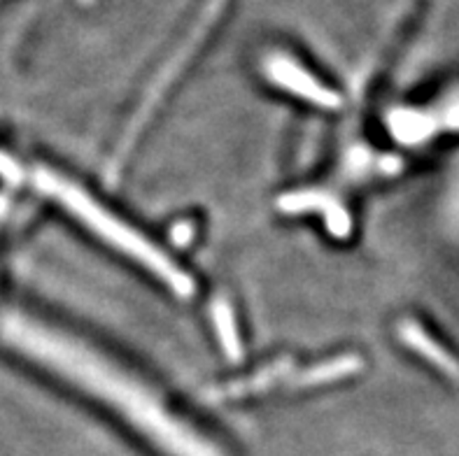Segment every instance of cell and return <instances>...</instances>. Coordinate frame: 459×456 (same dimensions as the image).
Instances as JSON below:
<instances>
[{
    "mask_svg": "<svg viewBox=\"0 0 459 456\" xmlns=\"http://www.w3.org/2000/svg\"><path fill=\"white\" fill-rule=\"evenodd\" d=\"M399 335H402V340L406 342L415 354H420V357L425 358L427 364H431L434 368L446 373L450 380L459 382V361L446 349V347H441V342H437L431 338L429 331H425L415 322H403L402 326H399Z\"/></svg>",
    "mask_w": 459,
    "mask_h": 456,
    "instance_id": "4",
    "label": "cell"
},
{
    "mask_svg": "<svg viewBox=\"0 0 459 456\" xmlns=\"http://www.w3.org/2000/svg\"><path fill=\"white\" fill-rule=\"evenodd\" d=\"M359 358L357 357H338L333 361H325L322 366H317L315 370H308L306 375L301 377L303 387H310V384H325V382L338 380V377H348L350 373H355L359 368Z\"/></svg>",
    "mask_w": 459,
    "mask_h": 456,
    "instance_id": "6",
    "label": "cell"
},
{
    "mask_svg": "<svg viewBox=\"0 0 459 456\" xmlns=\"http://www.w3.org/2000/svg\"><path fill=\"white\" fill-rule=\"evenodd\" d=\"M35 185L40 191H45L47 196L54 198L61 208L68 210L77 221L87 226L93 236L100 237L105 245H110L117 252H122L131 261H135L140 268L152 272L173 294L182 296V298H189L194 294L192 278L166 252H161L150 237L143 236L138 228H134L122 217H117L112 210L100 205V201L87 194L77 182L64 177L56 170L40 168L35 173Z\"/></svg>",
    "mask_w": 459,
    "mask_h": 456,
    "instance_id": "2",
    "label": "cell"
},
{
    "mask_svg": "<svg viewBox=\"0 0 459 456\" xmlns=\"http://www.w3.org/2000/svg\"><path fill=\"white\" fill-rule=\"evenodd\" d=\"M0 212H3V201H0Z\"/></svg>",
    "mask_w": 459,
    "mask_h": 456,
    "instance_id": "8",
    "label": "cell"
},
{
    "mask_svg": "<svg viewBox=\"0 0 459 456\" xmlns=\"http://www.w3.org/2000/svg\"><path fill=\"white\" fill-rule=\"evenodd\" d=\"M212 322H215L217 338H220L224 352H227L229 358H238L240 357V338L236 333V319H233L231 307L224 301H217L212 305Z\"/></svg>",
    "mask_w": 459,
    "mask_h": 456,
    "instance_id": "5",
    "label": "cell"
},
{
    "mask_svg": "<svg viewBox=\"0 0 459 456\" xmlns=\"http://www.w3.org/2000/svg\"><path fill=\"white\" fill-rule=\"evenodd\" d=\"M0 177L7 179V182H17L19 179V166L3 151H0Z\"/></svg>",
    "mask_w": 459,
    "mask_h": 456,
    "instance_id": "7",
    "label": "cell"
},
{
    "mask_svg": "<svg viewBox=\"0 0 459 456\" xmlns=\"http://www.w3.org/2000/svg\"><path fill=\"white\" fill-rule=\"evenodd\" d=\"M264 73L275 87L285 89L299 99L317 105V108H325V110L341 108V96L333 89L326 87L325 82L310 75L301 64H297L294 58L285 56V54H271L264 61Z\"/></svg>",
    "mask_w": 459,
    "mask_h": 456,
    "instance_id": "3",
    "label": "cell"
},
{
    "mask_svg": "<svg viewBox=\"0 0 459 456\" xmlns=\"http://www.w3.org/2000/svg\"><path fill=\"white\" fill-rule=\"evenodd\" d=\"M0 338L12 349L105 405L163 456H227L215 440L178 415L143 377L77 335L14 310L0 319Z\"/></svg>",
    "mask_w": 459,
    "mask_h": 456,
    "instance_id": "1",
    "label": "cell"
}]
</instances>
